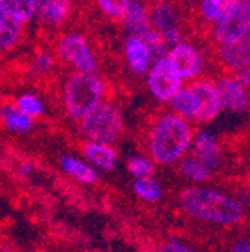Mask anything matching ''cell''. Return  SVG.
I'll use <instances>...</instances> for the list:
<instances>
[{
  "label": "cell",
  "mask_w": 250,
  "mask_h": 252,
  "mask_svg": "<svg viewBox=\"0 0 250 252\" xmlns=\"http://www.w3.org/2000/svg\"><path fill=\"white\" fill-rule=\"evenodd\" d=\"M126 170L135 181L149 179L154 177V173H156V163L147 154H133L126 159Z\"/></svg>",
  "instance_id": "83f0119b"
},
{
  "label": "cell",
  "mask_w": 250,
  "mask_h": 252,
  "mask_svg": "<svg viewBox=\"0 0 250 252\" xmlns=\"http://www.w3.org/2000/svg\"><path fill=\"white\" fill-rule=\"evenodd\" d=\"M164 58L175 68V72L184 84H189L196 79L203 77L205 70H207L208 60L205 49L188 37L170 46Z\"/></svg>",
  "instance_id": "52a82bcc"
},
{
  "label": "cell",
  "mask_w": 250,
  "mask_h": 252,
  "mask_svg": "<svg viewBox=\"0 0 250 252\" xmlns=\"http://www.w3.org/2000/svg\"><path fill=\"white\" fill-rule=\"evenodd\" d=\"M177 2H179V0H177Z\"/></svg>",
  "instance_id": "d590c367"
},
{
  "label": "cell",
  "mask_w": 250,
  "mask_h": 252,
  "mask_svg": "<svg viewBox=\"0 0 250 252\" xmlns=\"http://www.w3.org/2000/svg\"><path fill=\"white\" fill-rule=\"evenodd\" d=\"M151 28L170 46L186 39V14L177 0H151Z\"/></svg>",
  "instance_id": "8992f818"
},
{
  "label": "cell",
  "mask_w": 250,
  "mask_h": 252,
  "mask_svg": "<svg viewBox=\"0 0 250 252\" xmlns=\"http://www.w3.org/2000/svg\"><path fill=\"white\" fill-rule=\"evenodd\" d=\"M18 170H20L21 177H30L31 172H33V166H31L30 163H21V166Z\"/></svg>",
  "instance_id": "d6a6232c"
},
{
  "label": "cell",
  "mask_w": 250,
  "mask_h": 252,
  "mask_svg": "<svg viewBox=\"0 0 250 252\" xmlns=\"http://www.w3.org/2000/svg\"><path fill=\"white\" fill-rule=\"evenodd\" d=\"M82 159L91 165L98 173L100 172H112L119 161V154L116 147L110 144H102V142H90L84 140L81 146Z\"/></svg>",
  "instance_id": "2e32d148"
},
{
  "label": "cell",
  "mask_w": 250,
  "mask_h": 252,
  "mask_svg": "<svg viewBox=\"0 0 250 252\" xmlns=\"http://www.w3.org/2000/svg\"><path fill=\"white\" fill-rule=\"evenodd\" d=\"M229 252H250V238L247 235L238 236L236 240L231 242Z\"/></svg>",
  "instance_id": "1f68e13d"
},
{
  "label": "cell",
  "mask_w": 250,
  "mask_h": 252,
  "mask_svg": "<svg viewBox=\"0 0 250 252\" xmlns=\"http://www.w3.org/2000/svg\"><path fill=\"white\" fill-rule=\"evenodd\" d=\"M215 86L219 91L220 107L222 112L227 114L242 116L249 112L250 107V94L249 88L243 86L233 74H222L215 79Z\"/></svg>",
  "instance_id": "8fae6325"
},
{
  "label": "cell",
  "mask_w": 250,
  "mask_h": 252,
  "mask_svg": "<svg viewBox=\"0 0 250 252\" xmlns=\"http://www.w3.org/2000/svg\"><path fill=\"white\" fill-rule=\"evenodd\" d=\"M27 25L0 11V53H11L23 44Z\"/></svg>",
  "instance_id": "d6986e66"
},
{
  "label": "cell",
  "mask_w": 250,
  "mask_h": 252,
  "mask_svg": "<svg viewBox=\"0 0 250 252\" xmlns=\"http://www.w3.org/2000/svg\"><path fill=\"white\" fill-rule=\"evenodd\" d=\"M0 156H2V154H0Z\"/></svg>",
  "instance_id": "e575fe53"
},
{
  "label": "cell",
  "mask_w": 250,
  "mask_h": 252,
  "mask_svg": "<svg viewBox=\"0 0 250 252\" xmlns=\"http://www.w3.org/2000/svg\"><path fill=\"white\" fill-rule=\"evenodd\" d=\"M180 210L191 219L219 228H235L245 220L247 209L222 189L212 186H186L179 191Z\"/></svg>",
  "instance_id": "6da1fadb"
},
{
  "label": "cell",
  "mask_w": 250,
  "mask_h": 252,
  "mask_svg": "<svg viewBox=\"0 0 250 252\" xmlns=\"http://www.w3.org/2000/svg\"><path fill=\"white\" fill-rule=\"evenodd\" d=\"M194 131L192 123L179 118L170 110L157 112L149 121L145 130V154L156 163V166L177 165L191 153Z\"/></svg>",
  "instance_id": "7a4b0ae2"
},
{
  "label": "cell",
  "mask_w": 250,
  "mask_h": 252,
  "mask_svg": "<svg viewBox=\"0 0 250 252\" xmlns=\"http://www.w3.org/2000/svg\"><path fill=\"white\" fill-rule=\"evenodd\" d=\"M166 105H168L170 112H173L175 116H179V118L194 125L196 112H198V103H196V96L191 84H182Z\"/></svg>",
  "instance_id": "7402d4cb"
},
{
  "label": "cell",
  "mask_w": 250,
  "mask_h": 252,
  "mask_svg": "<svg viewBox=\"0 0 250 252\" xmlns=\"http://www.w3.org/2000/svg\"><path fill=\"white\" fill-rule=\"evenodd\" d=\"M123 60H125L126 68L133 75H140V77L147 74V70L154 62L147 44L144 42L142 37L137 35L125 37V40H123Z\"/></svg>",
  "instance_id": "9a60e30c"
},
{
  "label": "cell",
  "mask_w": 250,
  "mask_h": 252,
  "mask_svg": "<svg viewBox=\"0 0 250 252\" xmlns=\"http://www.w3.org/2000/svg\"><path fill=\"white\" fill-rule=\"evenodd\" d=\"M12 103L23 114H27L28 118L33 119V121L46 114V102H44L42 96L39 93H35V91H21V93H18L14 96Z\"/></svg>",
  "instance_id": "d4e9b609"
},
{
  "label": "cell",
  "mask_w": 250,
  "mask_h": 252,
  "mask_svg": "<svg viewBox=\"0 0 250 252\" xmlns=\"http://www.w3.org/2000/svg\"><path fill=\"white\" fill-rule=\"evenodd\" d=\"M94 7L109 21H121L129 0H93Z\"/></svg>",
  "instance_id": "f1b7e54d"
},
{
  "label": "cell",
  "mask_w": 250,
  "mask_h": 252,
  "mask_svg": "<svg viewBox=\"0 0 250 252\" xmlns=\"http://www.w3.org/2000/svg\"><path fill=\"white\" fill-rule=\"evenodd\" d=\"M194 91L196 103H198V112H196L194 125H210L215 119L222 114V107H220L219 91L215 86V79L203 75V77L196 79L189 83Z\"/></svg>",
  "instance_id": "30bf717a"
},
{
  "label": "cell",
  "mask_w": 250,
  "mask_h": 252,
  "mask_svg": "<svg viewBox=\"0 0 250 252\" xmlns=\"http://www.w3.org/2000/svg\"><path fill=\"white\" fill-rule=\"evenodd\" d=\"M75 0H37L35 20L46 30H60L74 12Z\"/></svg>",
  "instance_id": "5bb4252c"
},
{
  "label": "cell",
  "mask_w": 250,
  "mask_h": 252,
  "mask_svg": "<svg viewBox=\"0 0 250 252\" xmlns=\"http://www.w3.org/2000/svg\"><path fill=\"white\" fill-rule=\"evenodd\" d=\"M142 39H144V42L147 44L149 51H151V55H153L154 60L163 58V56L166 55V51H168V44L164 42V40L161 39L159 33H156L153 28H151L149 32H145L144 35H142Z\"/></svg>",
  "instance_id": "f546056e"
},
{
  "label": "cell",
  "mask_w": 250,
  "mask_h": 252,
  "mask_svg": "<svg viewBox=\"0 0 250 252\" xmlns=\"http://www.w3.org/2000/svg\"><path fill=\"white\" fill-rule=\"evenodd\" d=\"M53 51L58 62L70 68V72L96 74L100 70V56L91 39L81 30L62 32L56 37Z\"/></svg>",
  "instance_id": "5b68a950"
},
{
  "label": "cell",
  "mask_w": 250,
  "mask_h": 252,
  "mask_svg": "<svg viewBox=\"0 0 250 252\" xmlns=\"http://www.w3.org/2000/svg\"><path fill=\"white\" fill-rule=\"evenodd\" d=\"M215 58L226 74H236L250 68V37L215 46Z\"/></svg>",
  "instance_id": "7c38bea8"
},
{
  "label": "cell",
  "mask_w": 250,
  "mask_h": 252,
  "mask_svg": "<svg viewBox=\"0 0 250 252\" xmlns=\"http://www.w3.org/2000/svg\"><path fill=\"white\" fill-rule=\"evenodd\" d=\"M156 252H199V251L192 247V245H189L188 242L180 240V238H168V240L161 242L157 245Z\"/></svg>",
  "instance_id": "4dcf8cb0"
},
{
  "label": "cell",
  "mask_w": 250,
  "mask_h": 252,
  "mask_svg": "<svg viewBox=\"0 0 250 252\" xmlns=\"http://www.w3.org/2000/svg\"><path fill=\"white\" fill-rule=\"evenodd\" d=\"M0 126L12 135H25L35 128V121L23 114L12 102H4L0 107Z\"/></svg>",
  "instance_id": "44dd1931"
},
{
  "label": "cell",
  "mask_w": 250,
  "mask_h": 252,
  "mask_svg": "<svg viewBox=\"0 0 250 252\" xmlns=\"http://www.w3.org/2000/svg\"><path fill=\"white\" fill-rule=\"evenodd\" d=\"M189 154L214 172V170L219 168L220 163H222L224 153H222V146H220L219 137H217L214 131L198 130V131H194L191 153Z\"/></svg>",
  "instance_id": "4fadbf2b"
},
{
  "label": "cell",
  "mask_w": 250,
  "mask_h": 252,
  "mask_svg": "<svg viewBox=\"0 0 250 252\" xmlns=\"http://www.w3.org/2000/svg\"><path fill=\"white\" fill-rule=\"evenodd\" d=\"M182 84H184L182 79L179 77L175 68L170 65V62L164 56L154 60L145 74V88L149 94L159 103H168Z\"/></svg>",
  "instance_id": "9c48e42d"
},
{
  "label": "cell",
  "mask_w": 250,
  "mask_h": 252,
  "mask_svg": "<svg viewBox=\"0 0 250 252\" xmlns=\"http://www.w3.org/2000/svg\"><path fill=\"white\" fill-rule=\"evenodd\" d=\"M110 88L103 75L68 72L62 83V105L72 121H81L109 98Z\"/></svg>",
  "instance_id": "3957f363"
},
{
  "label": "cell",
  "mask_w": 250,
  "mask_h": 252,
  "mask_svg": "<svg viewBox=\"0 0 250 252\" xmlns=\"http://www.w3.org/2000/svg\"><path fill=\"white\" fill-rule=\"evenodd\" d=\"M58 165L66 177L74 179V181L81 182V184H96L98 179H100V173L91 165H88L81 156H75V154H62Z\"/></svg>",
  "instance_id": "ac0fdd59"
},
{
  "label": "cell",
  "mask_w": 250,
  "mask_h": 252,
  "mask_svg": "<svg viewBox=\"0 0 250 252\" xmlns=\"http://www.w3.org/2000/svg\"><path fill=\"white\" fill-rule=\"evenodd\" d=\"M240 0H196V16L207 28L224 20Z\"/></svg>",
  "instance_id": "ffe728a7"
},
{
  "label": "cell",
  "mask_w": 250,
  "mask_h": 252,
  "mask_svg": "<svg viewBox=\"0 0 250 252\" xmlns=\"http://www.w3.org/2000/svg\"><path fill=\"white\" fill-rule=\"evenodd\" d=\"M55 252H60V251H55Z\"/></svg>",
  "instance_id": "836d02e7"
},
{
  "label": "cell",
  "mask_w": 250,
  "mask_h": 252,
  "mask_svg": "<svg viewBox=\"0 0 250 252\" xmlns=\"http://www.w3.org/2000/svg\"><path fill=\"white\" fill-rule=\"evenodd\" d=\"M210 30V39L215 46L235 42L250 37V0H240L229 14L215 23Z\"/></svg>",
  "instance_id": "ba28073f"
},
{
  "label": "cell",
  "mask_w": 250,
  "mask_h": 252,
  "mask_svg": "<svg viewBox=\"0 0 250 252\" xmlns=\"http://www.w3.org/2000/svg\"><path fill=\"white\" fill-rule=\"evenodd\" d=\"M121 25L126 35L142 37L151 30V12L147 0H129L128 7L121 18Z\"/></svg>",
  "instance_id": "e0dca14e"
},
{
  "label": "cell",
  "mask_w": 250,
  "mask_h": 252,
  "mask_svg": "<svg viewBox=\"0 0 250 252\" xmlns=\"http://www.w3.org/2000/svg\"><path fill=\"white\" fill-rule=\"evenodd\" d=\"M56 65H58V58H56L55 51L51 47H39L33 51L30 58V72L37 77H46L51 72H55Z\"/></svg>",
  "instance_id": "484cf974"
},
{
  "label": "cell",
  "mask_w": 250,
  "mask_h": 252,
  "mask_svg": "<svg viewBox=\"0 0 250 252\" xmlns=\"http://www.w3.org/2000/svg\"><path fill=\"white\" fill-rule=\"evenodd\" d=\"M131 189H133V194L138 200L145 201V203H157V201L163 200V194H164L161 182L156 181L154 177L133 181Z\"/></svg>",
  "instance_id": "4316f807"
},
{
  "label": "cell",
  "mask_w": 250,
  "mask_h": 252,
  "mask_svg": "<svg viewBox=\"0 0 250 252\" xmlns=\"http://www.w3.org/2000/svg\"><path fill=\"white\" fill-rule=\"evenodd\" d=\"M177 170H179L180 177L189 182V186H207L214 175V172L208 166H205L191 154H188L184 159L177 163Z\"/></svg>",
  "instance_id": "603a6c76"
},
{
  "label": "cell",
  "mask_w": 250,
  "mask_h": 252,
  "mask_svg": "<svg viewBox=\"0 0 250 252\" xmlns=\"http://www.w3.org/2000/svg\"><path fill=\"white\" fill-rule=\"evenodd\" d=\"M126 130L125 114L116 100L107 98L94 107L86 118L79 121V133L84 140L102 142V144H118Z\"/></svg>",
  "instance_id": "277c9868"
},
{
  "label": "cell",
  "mask_w": 250,
  "mask_h": 252,
  "mask_svg": "<svg viewBox=\"0 0 250 252\" xmlns=\"http://www.w3.org/2000/svg\"><path fill=\"white\" fill-rule=\"evenodd\" d=\"M0 11L28 25L35 20L37 0H0Z\"/></svg>",
  "instance_id": "cb8c5ba5"
}]
</instances>
